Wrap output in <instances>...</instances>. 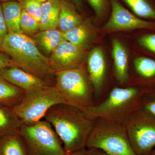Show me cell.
Masks as SVG:
<instances>
[{"mask_svg": "<svg viewBox=\"0 0 155 155\" xmlns=\"http://www.w3.org/2000/svg\"><path fill=\"white\" fill-rule=\"evenodd\" d=\"M20 27L22 33L30 37L40 31L39 22L22 9Z\"/></svg>", "mask_w": 155, "mask_h": 155, "instance_id": "24", "label": "cell"}, {"mask_svg": "<svg viewBox=\"0 0 155 155\" xmlns=\"http://www.w3.org/2000/svg\"><path fill=\"white\" fill-rule=\"evenodd\" d=\"M66 155H87V149L86 148Z\"/></svg>", "mask_w": 155, "mask_h": 155, "instance_id": "33", "label": "cell"}, {"mask_svg": "<svg viewBox=\"0 0 155 155\" xmlns=\"http://www.w3.org/2000/svg\"><path fill=\"white\" fill-rule=\"evenodd\" d=\"M86 148L101 150L108 155H137L130 143L125 124L107 119H95Z\"/></svg>", "mask_w": 155, "mask_h": 155, "instance_id": "5", "label": "cell"}, {"mask_svg": "<svg viewBox=\"0 0 155 155\" xmlns=\"http://www.w3.org/2000/svg\"><path fill=\"white\" fill-rule=\"evenodd\" d=\"M37 46L47 54H51L65 40L64 33L58 28L40 31L32 37Z\"/></svg>", "mask_w": 155, "mask_h": 155, "instance_id": "14", "label": "cell"}, {"mask_svg": "<svg viewBox=\"0 0 155 155\" xmlns=\"http://www.w3.org/2000/svg\"><path fill=\"white\" fill-rule=\"evenodd\" d=\"M0 155H28L19 134L0 137Z\"/></svg>", "mask_w": 155, "mask_h": 155, "instance_id": "22", "label": "cell"}, {"mask_svg": "<svg viewBox=\"0 0 155 155\" xmlns=\"http://www.w3.org/2000/svg\"><path fill=\"white\" fill-rule=\"evenodd\" d=\"M140 18L155 21V0H122Z\"/></svg>", "mask_w": 155, "mask_h": 155, "instance_id": "21", "label": "cell"}, {"mask_svg": "<svg viewBox=\"0 0 155 155\" xmlns=\"http://www.w3.org/2000/svg\"><path fill=\"white\" fill-rule=\"evenodd\" d=\"M65 104L54 86H46L25 91L21 101L12 107L23 125L39 122L48 110L58 104Z\"/></svg>", "mask_w": 155, "mask_h": 155, "instance_id": "6", "label": "cell"}, {"mask_svg": "<svg viewBox=\"0 0 155 155\" xmlns=\"http://www.w3.org/2000/svg\"><path fill=\"white\" fill-rule=\"evenodd\" d=\"M150 155H155V149L152 151Z\"/></svg>", "mask_w": 155, "mask_h": 155, "instance_id": "36", "label": "cell"}, {"mask_svg": "<svg viewBox=\"0 0 155 155\" xmlns=\"http://www.w3.org/2000/svg\"><path fill=\"white\" fill-rule=\"evenodd\" d=\"M13 66H15V65L11 58L5 53L0 51V71L7 67Z\"/></svg>", "mask_w": 155, "mask_h": 155, "instance_id": "30", "label": "cell"}, {"mask_svg": "<svg viewBox=\"0 0 155 155\" xmlns=\"http://www.w3.org/2000/svg\"><path fill=\"white\" fill-rule=\"evenodd\" d=\"M93 35V29L88 19L84 20L75 28L64 33L66 40L84 49L86 48Z\"/></svg>", "mask_w": 155, "mask_h": 155, "instance_id": "17", "label": "cell"}, {"mask_svg": "<svg viewBox=\"0 0 155 155\" xmlns=\"http://www.w3.org/2000/svg\"><path fill=\"white\" fill-rule=\"evenodd\" d=\"M19 135L28 155H66L61 139L46 120L22 124Z\"/></svg>", "mask_w": 155, "mask_h": 155, "instance_id": "7", "label": "cell"}, {"mask_svg": "<svg viewBox=\"0 0 155 155\" xmlns=\"http://www.w3.org/2000/svg\"><path fill=\"white\" fill-rule=\"evenodd\" d=\"M85 49L67 40L56 48L50 55L49 61L54 72L81 67Z\"/></svg>", "mask_w": 155, "mask_h": 155, "instance_id": "10", "label": "cell"}, {"mask_svg": "<svg viewBox=\"0 0 155 155\" xmlns=\"http://www.w3.org/2000/svg\"><path fill=\"white\" fill-rule=\"evenodd\" d=\"M25 91L14 86L0 75V105L13 107L23 98Z\"/></svg>", "mask_w": 155, "mask_h": 155, "instance_id": "20", "label": "cell"}, {"mask_svg": "<svg viewBox=\"0 0 155 155\" xmlns=\"http://www.w3.org/2000/svg\"><path fill=\"white\" fill-rule=\"evenodd\" d=\"M95 14L97 19L105 18L111 10L110 0H86Z\"/></svg>", "mask_w": 155, "mask_h": 155, "instance_id": "25", "label": "cell"}, {"mask_svg": "<svg viewBox=\"0 0 155 155\" xmlns=\"http://www.w3.org/2000/svg\"><path fill=\"white\" fill-rule=\"evenodd\" d=\"M140 108L155 119V91H152L143 98Z\"/></svg>", "mask_w": 155, "mask_h": 155, "instance_id": "27", "label": "cell"}, {"mask_svg": "<svg viewBox=\"0 0 155 155\" xmlns=\"http://www.w3.org/2000/svg\"><path fill=\"white\" fill-rule=\"evenodd\" d=\"M112 48L116 79L120 83H125L128 78L127 51L121 42L116 39L112 41Z\"/></svg>", "mask_w": 155, "mask_h": 155, "instance_id": "15", "label": "cell"}, {"mask_svg": "<svg viewBox=\"0 0 155 155\" xmlns=\"http://www.w3.org/2000/svg\"><path fill=\"white\" fill-rule=\"evenodd\" d=\"M153 90V91H155V88Z\"/></svg>", "mask_w": 155, "mask_h": 155, "instance_id": "37", "label": "cell"}, {"mask_svg": "<svg viewBox=\"0 0 155 155\" xmlns=\"http://www.w3.org/2000/svg\"><path fill=\"white\" fill-rule=\"evenodd\" d=\"M111 15L103 27L106 32L134 29L155 30V22L141 19L132 14L119 0H110Z\"/></svg>", "mask_w": 155, "mask_h": 155, "instance_id": "9", "label": "cell"}, {"mask_svg": "<svg viewBox=\"0 0 155 155\" xmlns=\"http://www.w3.org/2000/svg\"><path fill=\"white\" fill-rule=\"evenodd\" d=\"M138 42L143 48L155 54V33L143 35L139 38Z\"/></svg>", "mask_w": 155, "mask_h": 155, "instance_id": "28", "label": "cell"}, {"mask_svg": "<svg viewBox=\"0 0 155 155\" xmlns=\"http://www.w3.org/2000/svg\"><path fill=\"white\" fill-rule=\"evenodd\" d=\"M134 65L137 73L143 81L155 80V60L146 57L136 58Z\"/></svg>", "mask_w": 155, "mask_h": 155, "instance_id": "23", "label": "cell"}, {"mask_svg": "<svg viewBox=\"0 0 155 155\" xmlns=\"http://www.w3.org/2000/svg\"><path fill=\"white\" fill-rule=\"evenodd\" d=\"M22 10L39 22L41 12V3L36 0H21L20 2Z\"/></svg>", "mask_w": 155, "mask_h": 155, "instance_id": "26", "label": "cell"}, {"mask_svg": "<svg viewBox=\"0 0 155 155\" xmlns=\"http://www.w3.org/2000/svg\"><path fill=\"white\" fill-rule=\"evenodd\" d=\"M61 0H48L41 4L40 31L58 28Z\"/></svg>", "mask_w": 155, "mask_h": 155, "instance_id": "16", "label": "cell"}, {"mask_svg": "<svg viewBox=\"0 0 155 155\" xmlns=\"http://www.w3.org/2000/svg\"><path fill=\"white\" fill-rule=\"evenodd\" d=\"M44 118L54 127L66 155L86 148L95 120L83 111L67 104H58L50 108Z\"/></svg>", "mask_w": 155, "mask_h": 155, "instance_id": "1", "label": "cell"}, {"mask_svg": "<svg viewBox=\"0 0 155 155\" xmlns=\"http://www.w3.org/2000/svg\"><path fill=\"white\" fill-rule=\"evenodd\" d=\"M22 125L12 107L0 105V137L19 134Z\"/></svg>", "mask_w": 155, "mask_h": 155, "instance_id": "18", "label": "cell"}, {"mask_svg": "<svg viewBox=\"0 0 155 155\" xmlns=\"http://www.w3.org/2000/svg\"><path fill=\"white\" fill-rule=\"evenodd\" d=\"M8 33V31L3 16L2 2H0V48L3 40Z\"/></svg>", "mask_w": 155, "mask_h": 155, "instance_id": "29", "label": "cell"}, {"mask_svg": "<svg viewBox=\"0 0 155 155\" xmlns=\"http://www.w3.org/2000/svg\"><path fill=\"white\" fill-rule=\"evenodd\" d=\"M0 75L11 84L25 91L48 85L39 78L15 66L2 69Z\"/></svg>", "mask_w": 155, "mask_h": 155, "instance_id": "11", "label": "cell"}, {"mask_svg": "<svg viewBox=\"0 0 155 155\" xmlns=\"http://www.w3.org/2000/svg\"><path fill=\"white\" fill-rule=\"evenodd\" d=\"M55 87L65 104L84 112L94 106V89L88 73L82 66L55 73Z\"/></svg>", "mask_w": 155, "mask_h": 155, "instance_id": "4", "label": "cell"}, {"mask_svg": "<svg viewBox=\"0 0 155 155\" xmlns=\"http://www.w3.org/2000/svg\"><path fill=\"white\" fill-rule=\"evenodd\" d=\"M125 125L128 138L137 155H150L155 147V119L139 109Z\"/></svg>", "mask_w": 155, "mask_h": 155, "instance_id": "8", "label": "cell"}, {"mask_svg": "<svg viewBox=\"0 0 155 155\" xmlns=\"http://www.w3.org/2000/svg\"><path fill=\"white\" fill-rule=\"evenodd\" d=\"M21 0H0V2L2 3L4 2H10V1H17V2H20Z\"/></svg>", "mask_w": 155, "mask_h": 155, "instance_id": "34", "label": "cell"}, {"mask_svg": "<svg viewBox=\"0 0 155 155\" xmlns=\"http://www.w3.org/2000/svg\"><path fill=\"white\" fill-rule=\"evenodd\" d=\"M2 6L9 33H22L20 27L22 8L20 2H4L2 3Z\"/></svg>", "mask_w": 155, "mask_h": 155, "instance_id": "19", "label": "cell"}, {"mask_svg": "<svg viewBox=\"0 0 155 155\" xmlns=\"http://www.w3.org/2000/svg\"><path fill=\"white\" fill-rule=\"evenodd\" d=\"M87 70L90 79L96 94L102 88L105 77V59L102 49L95 48L90 53L87 59Z\"/></svg>", "mask_w": 155, "mask_h": 155, "instance_id": "12", "label": "cell"}, {"mask_svg": "<svg viewBox=\"0 0 155 155\" xmlns=\"http://www.w3.org/2000/svg\"><path fill=\"white\" fill-rule=\"evenodd\" d=\"M87 149V155H108L101 150L94 149Z\"/></svg>", "mask_w": 155, "mask_h": 155, "instance_id": "32", "label": "cell"}, {"mask_svg": "<svg viewBox=\"0 0 155 155\" xmlns=\"http://www.w3.org/2000/svg\"><path fill=\"white\" fill-rule=\"evenodd\" d=\"M84 19L73 4L67 0H61V11L58 28L65 33L81 24Z\"/></svg>", "mask_w": 155, "mask_h": 155, "instance_id": "13", "label": "cell"}, {"mask_svg": "<svg viewBox=\"0 0 155 155\" xmlns=\"http://www.w3.org/2000/svg\"><path fill=\"white\" fill-rule=\"evenodd\" d=\"M0 51L11 58L15 67L31 73L51 85L55 78L49 59L40 51L32 38L23 33H8Z\"/></svg>", "mask_w": 155, "mask_h": 155, "instance_id": "2", "label": "cell"}, {"mask_svg": "<svg viewBox=\"0 0 155 155\" xmlns=\"http://www.w3.org/2000/svg\"><path fill=\"white\" fill-rule=\"evenodd\" d=\"M36 1H38V2L41 3H43L45 2H46L48 0H36Z\"/></svg>", "mask_w": 155, "mask_h": 155, "instance_id": "35", "label": "cell"}, {"mask_svg": "<svg viewBox=\"0 0 155 155\" xmlns=\"http://www.w3.org/2000/svg\"><path fill=\"white\" fill-rule=\"evenodd\" d=\"M73 4L79 11H82L83 4L82 0H67Z\"/></svg>", "mask_w": 155, "mask_h": 155, "instance_id": "31", "label": "cell"}, {"mask_svg": "<svg viewBox=\"0 0 155 155\" xmlns=\"http://www.w3.org/2000/svg\"><path fill=\"white\" fill-rule=\"evenodd\" d=\"M152 91L134 87L112 90L104 101L84 113L93 119H107L125 124L132 114L140 109L142 100Z\"/></svg>", "mask_w": 155, "mask_h": 155, "instance_id": "3", "label": "cell"}]
</instances>
